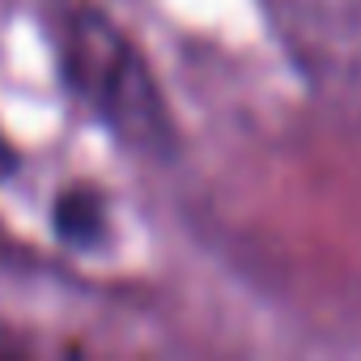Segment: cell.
Listing matches in <instances>:
<instances>
[{
  "label": "cell",
  "mask_w": 361,
  "mask_h": 361,
  "mask_svg": "<svg viewBox=\"0 0 361 361\" xmlns=\"http://www.w3.org/2000/svg\"><path fill=\"white\" fill-rule=\"evenodd\" d=\"M43 30L60 90L111 145L140 161H170L178 153V123L161 77L106 5L47 0Z\"/></svg>",
  "instance_id": "1"
},
{
  "label": "cell",
  "mask_w": 361,
  "mask_h": 361,
  "mask_svg": "<svg viewBox=\"0 0 361 361\" xmlns=\"http://www.w3.org/2000/svg\"><path fill=\"white\" fill-rule=\"evenodd\" d=\"M18 166H22V153L13 149V140L5 136V128H0V188L18 174Z\"/></svg>",
  "instance_id": "3"
},
{
  "label": "cell",
  "mask_w": 361,
  "mask_h": 361,
  "mask_svg": "<svg viewBox=\"0 0 361 361\" xmlns=\"http://www.w3.org/2000/svg\"><path fill=\"white\" fill-rule=\"evenodd\" d=\"M47 230L68 255H102L115 243V204L94 178H68L47 200Z\"/></svg>",
  "instance_id": "2"
}]
</instances>
